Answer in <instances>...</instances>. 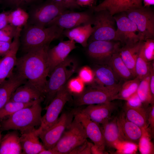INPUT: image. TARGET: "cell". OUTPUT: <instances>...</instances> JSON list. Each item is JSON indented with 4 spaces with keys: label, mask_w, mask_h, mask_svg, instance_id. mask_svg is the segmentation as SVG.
Instances as JSON below:
<instances>
[{
    "label": "cell",
    "mask_w": 154,
    "mask_h": 154,
    "mask_svg": "<svg viewBox=\"0 0 154 154\" xmlns=\"http://www.w3.org/2000/svg\"><path fill=\"white\" fill-rule=\"evenodd\" d=\"M49 45L30 51L17 58V72L43 96L45 94L49 68L48 59Z\"/></svg>",
    "instance_id": "obj_1"
},
{
    "label": "cell",
    "mask_w": 154,
    "mask_h": 154,
    "mask_svg": "<svg viewBox=\"0 0 154 154\" xmlns=\"http://www.w3.org/2000/svg\"><path fill=\"white\" fill-rule=\"evenodd\" d=\"M64 30L54 25L43 27L27 24L22 28L20 39L22 49L26 53L49 45L63 35Z\"/></svg>",
    "instance_id": "obj_2"
},
{
    "label": "cell",
    "mask_w": 154,
    "mask_h": 154,
    "mask_svg": "<svg viewBox=\"0 0 154 154\" xmlns=\"http://www.w3.org/2000/svg\"><path fill=\"white\" fill-rule=\"evenodd\" d=\"M43 100H38L32 105L23 108L7 117L1 123L2 131H19L21 133L36 129L41 123L42 108L41 103Z\"/></svg>",
    "instance_id": "obj_3"
},
{
    "label": "cell",
    "mask_w": 154,
    "mask_h": 154,
    "mask_svg": "<svg viewBox=\"0 0 154 154\" xmlns=\"http://www.w3.org/2000/svg\"><path fill=\"white\" fill-rule=\"evenodd\" d=\"M77 67L75 59L68 56L54 68L47 80L44 95L45 108L51 102L61 88L66 84L76 72Z\"/></svg>",
    "instance_id": "obj_4"
},
{
    "label": "cell",
    "mask_w": 154,
    "mask_h": 154,
    "mask_svg": "<svg viewBox=\"0 0 154 154\" xmlns=\"http://www.w3.org/2000/svg\"><path fill=\"white\" fill-rule=\"evenodd\" d=\"M87 138L83 126L74 117L72 122L52 149L58 154H70L74 149L87 140Z\"/></svg>",
    "instance_id": "obj_5"
},
{
    "label": "cell",
    "mask_w": 154,
    "mask_h": 154,
    "mask_svg": "<svg viewBox=\"0 0 154 154\" xmlns=\"http://www.w3.org/2000/svg\"><path fill=\"white\" fill-rule=\"evenodd\" d=\"M93 15L92 25L93 31L89 42L94 40L116 41V21L114 16L107 11L103 10Z\"/></svg>",
    "instance_id": "obj_6"
},
{
    "label": "cell",
    "mask_w": 154,
    "mask_h": 154,
    "mask_svg": "<svg viewBox=\"0 0 154 154\" xmlns=\"http://www.w3.org/2000/svg\"><path fill=\"white\" fill-rule=\"evenodd\" d=\"M72 96L66 84L58 91L44 108L46 112L42 117L40 125L36 130L37 135L48 129L56 121L65 104L71 100Z\"/></svg>",
    "instance_id": "obj_7"
},
{
    "label": "cell",
    "mask_w": 154,
    "mask_h": 154,
    "mask_svg": "<svg viewBox=\"0 0 154 154\" xmlns=\"http://www.w3.org/2000/svg\"><path fill=\"white\" fill-rule=\"evenodd\" d=\"M121 84L112 88L94 84L89 85L81 94L75 96L74 104L76 106H79L103 104L114 100Z\"/></svg>",
    "instance_id": "obj_8"
},
{
    "label": "cell",
    "mask_w": 154,
    "mask_h": 154,
    "mask_svg": "<svg viewBox=\"0 0 154 154\" xmlns=\"http://www.w3.org/2000/svg\"><path fill=\"white\" fill-rule=\"evenodd\" d=\"M66 9L63 6L48 1L40 4H33L28 13L29 19L27 23L46 27L53 19Z\"/></svg>",
    "instance_id": "obj_9"
},
{
    "label": "cell",
    "mask_w": 154,
    "mask_h": 154,
    "mask_svg": "<svg viewBox=\"0 0 154 154\" xmlns=\"http://www.w3.org/2000/svg\"><path fill=\"white\" fill-rule=\"evenodd\" d=\"M125 12L137 26L141 40L154 38V13L150 7L143 6Z\"/></svg>",
    "instance_id": "obj_10"
},
{
    "label": "cell",
    "mask_w": 154,
    "mask_h": 154,
    "mask_svg": "<svg viewBox=\"0 0 154 154\" xmlns=\"http://www.w3.org/2000/svg\"><path fill=\"white\" fill-rule=\"evenodd\" d=\"M74 118L73 110L64 112L54 124L38 135L46 149H52L55 146Z\"/></svg>",
    "instance_id": "obj_11"
},
{
    "label": "cell",
    "mask_w": 154,
    "mask_h": 154,
    "mask_svg": "<svg viewBox=\"0 0 154 154\" xmlns=\"http://www.w3.org/2000/svg\"><path fill=\"white\" fill-rule=\"evenodd\" d=\"M119 41L94 40L89 42L87 53L97 64L107 65L114 54L119 51Z\"/></svg>",
    "instance_id": "obj_12"
},
{
    "label": "cell",
    "mask_w": 154,
    "mask_h": 154,
    "mask_svg": "<svg viewBox=\"0 0 154 154\" xmlns=\"http://www.w3.org/2000/svg\"><path fill=\"white\" fill-rule=\"evenodd\" d=\"M114 17L117 26L116 37L117 41L125 45L141 40L137 26L125 12L116 14Z\"/></svg>",
    "instance_id": "obj_13"
},
{
    "label": "cell",
    "mask_w": 154,
    "mask_h": 154,
    "mask_svg": "<svg viewBox=\"0 0 154 154\" xmlns=\"http://www.w3.org/2000/svg\"><path fill=\"white\" fill-rule=\"evenodd\" d=\"M93 16L86 12L66 11L53 19L47 27L54 25L65 30L86 24H91L92 25Z\"/></svg>",
    "instance_id": "obj_14"
},
{
    "label": "cell",
    "mask_w": 154,
    "mask_h": 154,
    "mask_svg": "<svg viewBox=\"0 0 154 154\" xmlns=\"http://www.w3.org/2000/svg\"><path fill=\"white\" fill-rule=\"evenodd\" d=\"M22 28H18L9 51L0 59V84L13 74L17 58V54L20 43V36Z\"/></svg>",
    "instance_id": "obj_15"
},
{
    "label": "cell",
    "mask_w": 154,
    "mask_h": 154,
    "mask_svg": "<svg viewBox=\"0 0 154 154\" xmlns=\"http://www.w3.org/2000/svg\"><path fill=\"white\" fill-rule=\"evenodd\" d=\"M74 117L83 126L88 138L94 144L105 151V144L100 125L91 120L80 110H73Z\"/></svg>",
    "instance_id": "obj_16"
},
{
    "label": "cell",
    "mask_w": 154,
    "mask_h": 154,
    "mask_svg": "<svg viewBox=\"0 0 154 154\" xmlns=\"http://www.w3.org/2000/svg\"><path fill=\"white\" fill-rule=\"evenodd\" d=\"M113 101L103 104L89 105L80 110L91 120L101 125L112 117V114L118 107L117 104Z\"/></svg>",
    "instance_id": "obj_17"
},
{
    "label": "cell",
    "mask_w": 154,
    "mask_h": 154,
    "mask_svg": "<svg viewBox=\"0 0 154 154\" xmlns=\"http://www.w3.org/2000/svg\"><path fill=\"white\" fill-rule=\"evenodd\" d=\"M117 118L120 142H130L138 145L142 135V129L127 119L124 112Z\"/></svg>",
    "instance_id": "obj_18"
},
{
    "label": "cell",
    "mask_w": 154,
    "mask_h": 154,
    "mask_svg": "<svg viewBox=\"0 0 154 154\" xmlns=\"http://www.w3.org/2000/svg\"><path fill=\"white\" fill-rule=\"evenodd\" d=\"M76 47V43L69 40L62 41L52 48L48 49L47 55L49 75L54 68L64 61L71 51Z\"/></svg>",
    "instance_id": "obj_19"
},
{
    "label": "cell",
    "mask_w": 154,
    "mask_h": 154,
    "mask_svg": "<svg viewBox=\"0 0 154 154\" xmlns=\"http://www.w3.org/2000/svg\"><path fill=\"white\" fill-rule=\"evenodd\" d=\"M93 70L94 74V80L91 84L112 88L121 85L123 83V81L116 75L108 65L97 64Z\"/></svg>",
    "instance_id": "obj_20"
},
{
    "label": "cell",
    "mask_w": 154,
    "mask_h": 154,
    "mask_svg": "<svg viewBox=\"0 0 154 154\" xmlns=\"http://www.w3.org/2000/svg\"><path fill=\"white\" fill-rule=\"evenodd\" d=\"M143 6L142 0H104L96 8L98 11L107 10L114 16Z\"/></svg>",
    "instance_id": "obj_21"
},
{
    "label": "cell",
    "mask_w": 154,
    "mask_h": 154,
    "mask_svg": "<svg viewBox=\"0 0 154 154\" xmlns=\"http://www.w3.org/2000/svg\"><path fill=\"white\" fill-rule=\"evenodd\" d=\"M26 81L16 73H13L0 84V110L10 100L17 88Z\"/></svg>",
    "instance_id": "obj_22"
},
{
    "label": "cell",
    "mask_w": 154,
    "mask_h": 154,
    "mask_svg": "<svg viewBox=\"0 0 154 154\" xmlns=\"http://www.w3.org/2000/svg\"><path fill=\"white\" fill-rule=\"evenodd\" d=\"M39 99L44 100L43 96L33 85L26 81L17 88L12 94L10 100L28 103Z\"/></svg>",
    "instance_id": "obj_23"
},
{
    "label": "cell",
    "mask_w": 154,
    "mask_h": 154,
    "mask_svg": "<svg viewBox=\"0 0 154 154\" xmlns=\"http://www.w3.org/2000/svg\"><path fill=\"white\" fill-rule=\"evenodd\" d=\"M36 129L21 133L20 140L22 154H39L45 149L40 142Z\"/></svg>",
    "instance_id": "obj_24"
},
{
    "label": "cell",
    "mask_w": 154,
    "mask_h": 154,
    "mask_svg": "<svg viewBox=\"0 0 154 154\" xmlns=\"http://www.w3.org/2000/svg\"><path fill=\"white\" fill-rule=\"evenodd\" d=\"M106 147L116 148L120 142L117 116L112 117L104 123L100 125Z\"/></svg>",
    "instance_id": "obj_25"
},
{
    "label": "cell",
    "mask_w": 154,
    "mask_h": 154,
    "mask_svg": "<svg viewBox=\"0 0 154 154\" xmlns=\"http://www.w3.org/2000/svg\"><path fill=\"white\" fill-rule=\"evenodd\" d=\"M143 41L140 40L134 44L123 45L119 50L122 59L135 77H136V62Z\"/></svg>",
    "instance_id": "obj_26"
},
{
    "label": "cell",
    "mask_w": 154,
    "mask_h": 154,
    "mask_svg": "<svg viewBox=\"0 0 154 154\" xmlns=\"http://www.w3.org/2000/svg\"><path fill=\"white\" fill-rule=\"evenodd\" d=\"M91 24L79 26L73 29L64 30L63 35L69 40L80 44L84 47H87L89 38L93 31Z\"/></svg>",
    "instance_id": "obj_27"
},
{
    "label": "cell",
    "mask_w": 154,
    "mask_h": 154,
    "mask_svg": "<svg viewBox=\"0 0 154 154\" xmlns=\"http://www.w3.org/2000/svg\"><path fill=\"white\" fill-rule=\"evenodd\" d=\"M22 154L20 135L17 130L5 134L0 144V154Z\"/></svg>",
    "instance_id": "obj_28"
},
{
    "label": "cell",
    "mask_w": 154,
    "mask_h": 154,
    "mask_svg": "<svg viewBox=\"0 0 154 154\" xmlns=\"http://www.w3.org/2000/svg\"><path fill=\"white\" fill-rule=\"evenodd\" d=\"M124 111L125 117L142 129H146L148 125V111L143 107L132 108L125 106Z\"/></svg>",
    "instance_id": "obj_29"
},
{
    "label": "cell",
    "mask_w": 154,
    "mask_h": 154,
    "mask_svg": "<svg viewBox=\"0 0 154 154\" xmlns=\"http://www.w3.org/2000/svg\"><path fill=\"white\" fill-rule=\"evenodd\" d=\"M107 65L121 80L124 81L135 78L123 61L119 51L113 54Z\"/></svg>",
    "instance_id": "obj_30"
},
{
    "label": "cell",
    "mask_w": 154,
    "mask_h": 154,
    "mask_svg": "<svg viewBox=\"0 0 154 154\" xmlns=\"http://www.w3.org/2000/svg\"><path fill=\"white\" fill-rule=\"evenodd\" d=\"M140 81L139 78L135 77L133 79L124 81L115 96L114 100H126L136 92Z\"/></svg>",
    "instance_id": "obj_31"
},
{
    "label": "cell",
    "mask_w": 154,
    "mask_h": 154,
    "mask_svg": "<svg viewBox=\"0 0 154 154\" xmlns=\"http://www.w3.org/2000/svg\"><path fill=\"white\" fill-rule=\"evenodd\" d=\"M29 19L28 13L21 8L9 11L7 17L9 24L16 28H23L27 24Z\"/></svg>",
    "instance_id": "obj_32"
},
{
    "label": "cell",
    "mask_w": 154,
    "mask_h": 154,
    "mask_svg": "<svg viewBox=\"0 0 154 154\" xmlns=\"http://www.w3.org/2000/svg\"><path fill=\"white\" fill-rule=\"evenodd\" d=\"M150 73L141 80L136 92L143 105L145 106L154 104V99L150 88Z\"/></svg>",
    "instance_id": "obj_33"
},
{
    "label": "cell",
    "mask_w": 154,
    "mask_h": 154,
    "mask_svg": "<svg viewBox=\"0 0 154 154\" xmlns=\"http://www.w3.org/2000/svg\"><path fill=\"white\" fill-rule=\"evenodd\" d=\"M143 43L135 65L136 77L141 80L150 74L152 65L150 62H148L145 57L142 47Z\"/></svg>",
    "instance_id": "obj_34"
},
{
    "label": "cell",
    "mask_w": 154,
    "mask_h": 154,
    "mask_svg": "<svg viewBox=\"0 0 154 154\" xmlns=\"http://www.w3.org/2000/svg\"><path fill=\"white\" fill-rule=\"evenodd\" d=\"M38 100L28 103H21L10 100L0 110V120L13 114L21 109L32 105Z\"/></svg>",
    "instance_id": "obj_35"
},
{
    "label": "cell",
    "mask_w": 154,
    "mask_h": 154,
    "mask_svg": "<svg viewBox=\"0 0 154 154\" xmlns=\"http://www.w3.org/2000/svg\"><path fill=\"white\" fill-rule=\"evenodd\" d=\"M85 84L78 76L69 80L66 84V87L72 95L77 96L84 90Z\"/></svg>",
    "instance_id": "obj_36"
},
{
    "label": "cell",
    "mask_w": 154,
    "mask_h": 154,
    "mask_svg": "<svg viewBox=\"0 0 154 154\" xmlns=\"http://www.w3.org/2000/svg\"><path fill=\"white\" fill-rule=\"evenodd\" d=\"M78 76L85 84L89 85L92 84L94 81V71L88 66H83L80 69Z\"/></svg>",
    "instance_id": "obj_37"
},
{
    "label": "cell",
    "mask_w": 154,
    "mask_h": 154,
    "mask_svg": "<svg viewBox=\"0 0 154 154\" xmlns=\"http://www.w3.org/2000/svg\"><path fill=\"white\" fill-rule=\"evenodd\" d=\"M16 28L8 24L0 29V41L11 42L17 30Z\"/></svg>",
    "instance_id": "obj_38"
},
{
    "label": "cell",
    "mask_w": 154,
    "mask_h": 154,
    "mask_svg": "<svg viewBox=\"0 0 154 154\" xmlns=\"http://www.w3.org/2000/svg\"><path fill=\"white\" fill-rule=\"evenodd\" d=\"M142 47L145 57L149 62L154 60V39H149L143 41Z\"/></svg>",
    "instance_id": "obj_39"
},
{
    "label": "cell",
    "mask_w": 154,
    "mask_h": 154,
    "mask_svg": "<svg viewBox=\"0 0 154 154\" xmlns=\"http://www.w3.org/2000/svg\"><path fill=\"white\" fill-rule=\"evenodd\" d=\"M138 144L139 151L141 154L153 153V144L148 137L145 135L143 131L142 135Z\"/></svg>",
    "instance_id": "obj_40"
},
{
    "label": "cell",
    "mask_w": 154,
    "mask_h": 154,
    "mask_svg": "<svg viewBox=\"0 0 154 154\" xmlns=\"http://www.w3.org/2000/svg\"><path fill=\"white\" fill-rule=\"evenodd\" d=\"M8 6L12 10L21 8L25 9L29 5H31L35 2V0H4Z\"/></svg>",
    "instance_id": "obj_41"
},
{
    "label": "cell",
    "mask_w": 154,
    "mask_h": 154,
    "mask_svg": "<svg viewBox=\"0 0 154 154\" xmlns=\"http://www.w3.org/2000/svg\"><path fill=\"white\" fill-rule=\"evenodd\" d=\"M125 106L132 108H139L143 105L141 100L136 92L126 100Z\"/></svg>",
    "instance_id": "obj_42"
},
{
    "label": "cell",
    "mask_w": 154,
    "mask_h": 154,
    "mask_svg": "<svg viewBox=\"0 0 154 154\" xmlns=\"http://www.w3.org/2000/svg\"><path fill=\"white\" fill-rule=\"evenodd\" d=\"M121 147L118 148V152L123 154H132L137 150V144L128 142H121Z\"/></svg>",
    "instance_id": "obj_43"
},
{
    "label": "cell",
    "mask_w": 154,
    "mask_h": 154,
    "mask_svg": "<svg viewBox=\"0 0 154 154\" xmlns=\"http://www.w3.org/2000/svg\"><path fill=\"white\" fill-rule=\"evenodd\" d=\"M92 145L87 140L74 149L70 154H91V148Z\"/></svg>",
    "instance_id": "obj_44"
},
{
    "label": "cell",
    "mask_w": 154,
    "mask_h": 154,
    "mask_svg": "<svg viewBox=\"0 0 154 154\" xmlns=\"http://www.w3.org/2000/svg\"><path fill=\"white\" fill-rule=\"evenodd\" d=\"M152 133L154 132V105L152 104L151 108L149 110L148 117V125Z\"/></svg>",
    "instance_id": "obj_45"
},
{
    "label": "cell",
    "mask_w": 154,
    "mask_h": 154,
    "mask_svg": "<svg viewBox=\"0 0 154 154\" xmlns=\"http://www.w3.org/2000/svg\"><path fill=\"white\" fill-rule=\"evenodd\" d=\"M12 42L0 41V57H3L8 52L11 48Z\"/></svg>",
    "instance_id": "obj_46"
},
{
    "label": "cell",
    "mask_w": 154,
    "mask_h": 154,
    "mask_svg": "<svg viewBox=\"0 0 154 154\" xmlns=\"http://www.w3.org/2000/svg\"><path fill=\"white\" fill-rule=\"evenodd\" d=\"M154 63L152 64L150 72L149 86L152 97L154 99Z\"/></svg>",
    "instance_id": "obj_47"
},
{
    "label": "cell",
    "mask_w": 154,
    "mask_h": 154,
    "mask_svg": "<svg viewBox=\"0 0 154 154\" xmlns=\"http://www.w3.org/2000/svg\"><path fill=\"white\" fill-rule=\"evenodd\" d=\"M9 12V11L0 13V29L9 24L7 17Z\"/></svg>",
    "instance_id": "obj_48"
},
{
    "label": "cell",
    "mask_w": 154,
    "mask_h": 154,
    "mask_svg": "<svg viewBox=\"0 0 154 154\" xmlns=\"http://www.w3.org/2000/svg\"><path fill=\"white\" fill-rule=\"evenodd\" d=\"M64 6L66 9H74L80 8L76 0H63Z\"/></svg>",
    "instance_id": "obj_49"
},
{
    "label": "cell",
    "mask_w": 154,
    "mask_h": 154,
    "mask_svg": "<svg viewBox=\"0 0 154 154\" xmlns=\"http://www.w3.org/2000/svg\"><path fill=\"white\" fill-rule=\"evenodd\" d=\"M80 7H93L95 0H76Z\"/></svg>",
    "instance_id": "obj_50"
},
{
    "label": "cell",
    "mask_w": 154,
    "mask_h": 154,
    "mask_svg": "<svg viewBox=\"0 0 154 154\" xmlns=\"http://www.w3.org/2000/svg\"><path fill=\"white\" fill-rule=\"evenodd\" d=\"M91 154H104V151L100 149L96 146L93 144L91 148Z\"/></svg>",
    "instance_id": "obj_51"
},
{
    "label": "cell",
    "mask_w": 154,
    "mask_h": 154,
    "mask_svg": "<svg viewBox=\"0 0 154 154\" xmlns=\"http://www.w3.org/2000/svg\"><path fill=\"white\" fill-rule=\"evenodd\" d=\"M39 154H58L57 153L52 149H45L41 151Z\"/></svg>",
    "instance_id": "obj_52"
},
{
    "label": "cell",
    "mask_w": 154,
    "mask_h": 154,
    "mask_svg": "<svg viewBox=\"0 0 154 154\" xmlns=\"http://www.w3.org/2000/svg\"><path fill=\"white\" fill-rule=\"evenodd\" d=\"M145 6L150 7V5H154V0H142Z\"/></svg>",
    "instance_id": "obj_53"
},
{
    "label": "cell",
    "mask_w": 154,
    "mask_h": 154,
    "mask_svg": "<svg viewBox=\"0 0 154 154\" xmlns=\"http://www.w3.org/2000/svg\"><path fill=\"white\" fill-rule=\"evenodd\" d=\"M48 1L52 2L56 4L63 6L65 7L63 5V0H48Z\"/></svg>",
    "instance_id": "obj_54"
},
{
    "label": "cell",
    "mask_w": 154,
    "mask_h": 154,
    "mask_svg": "<svg viewBox=\"0 0 154 154\" xmlns=\"http://www.w3.org/2000/svg\"><path fill=\"white\" fill-rule=\"evenodd\" d=\"M2 138V137L1 134V132H0V143H1V140Z\"/></svg>",
    "instance_id": "obj_55"
},
{
    "label": "cell",
    "mask_w": 154,
    "mask_h": 154,
    "mask_svg": "<svg viewBox=\"0 0 154 154\" xmlns=\"http://www.w3.org/2000/svg\"><path fill=\"white\" fill-rule=\"evenodd\" d=\"M1 123H0V128H1Z\"/></svg>",
    "instance_id": "obj_56"
},
{
    "label": "cell",
    "mask_w": 154,
    "mask_h": 154,
    "mask_svg": "<svg viewBox=\"0 0 154 154\" xmlns=\"http://www.w3.org/2000/svg\"><path fill=\"white\" fill-rule=\"evenodd\" d=\"M35 0V2L36 1H37V0Z\"/></svg>",
    "instance_id": "obj_57"
}]
</instances>
